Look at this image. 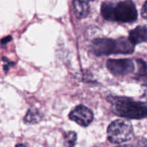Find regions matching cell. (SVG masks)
I'll list each match as a JSON object with an SVG mask.
<instances>
[{"instance_id": "obj_3", "label": "cell", "mask_w": 147, "mask_h": 147, "mask_svg": "<svg viewBox=\"0 0 147 147\" xmlns=\"http://www.w3.org/2000/svg\"><path fill=\"white\" fill-rule=\"evenodd\" d=\"M108 139L111 143L120 144L131 140L133 136V129L129 121L118 119L108 126Z\"/></svg>"}, {"instance_id": "obj_14", "label": "cell", "mask_w": 147, "mask_h": 147, "mask_svg": "<svg viewBox=\"0 0 147 147\" xmlns=\"http://www.w3.org/2000/svg\"><path fill=\"white\" fill-rule=\"evenodd\" d=\"M141 15L145 20H147V1L144 3L141 9Z\"/></svg>"}, {"instance_id": "obj_9", "label": "cell", "mask_w": 147, "mask_h": 147, "mask_svg": "<svg viewBox=\"0 0 147 147\" xmlns=\"http://www.w3.org/2000/svg\"><path fill=\"white\" fill-rule=\"evenodd\" d=\"M115 5L112 2H104L101 6V14L105 20L108 21H115L114 17Z\"/></svg>"}, {"instance_id": "obj_8", "label": "cell", "mask_w": 147, "mask_h": 147, "mask_svg": "<svg viewBox=\"0 0 147 147\" xmlns=\"http://www.w3.org/2000/svg\"><path fill=\"white\" fill-rule=\"evenodd\" d=\"M129 40L134 45L147 41V26H138L129 33Z\"/></svg>"}, {"instance_id": "obj_2", "label": "cell", "mask_w": 147, "mask_h": 147, "mask_svg": "<svg viewBox=\"0 0 147 147\" xmlns=\"http://www.w3.org/2000/svg\"><path fill=\"white\" fill-rule=\"evenodd\" d=\"M114 112L127 119H141L147 117V104L128 98H115L112 100Z\"/></svg>"}, {"instance_id": "obj_11", "label": "cell", "mask_w": 147, "mask_h": 147, "mask_svg": "<svg viewBox=\"0 0 147 147\" xmlns=\"http://www.w3.org/2000/svg\"><path fill=\"white\" fill-rule=\"evenodd\" d=\"M76 138L77 136H76V134L75 132H69L65 136V142H66V146H74L76 141Z\"/></svg>"}, {"instance_id": "obj_5", "label": "cell", "mask_w": 147, "mask_h": 147, "mask_svg": "<svg viewBox=\"0 0 147 147\" xmlns=\"http://www.w3.org/2000/svg\"><path fill=\"white\" fill-rule=\"evenodd\" d=\"M107 67L112 75L123 76L134 71V64L130 59H110L107 62Z\"/></svg>"}, {"instance_id": "obj_4", "label": "cell", "mask_w": 147, "mask_h": 147, "mask_svg": "<svg viewBox=\"0 0 147 147\" xmlns=\"http://www.w3.org/2000/svg\"><path fill=\"white\" fill-rule=\"evenodd\" d=\"M115 21L120 22H133L138 17V12L134 3L131 0H125L115 5Z\"/></svg>"}, {"instance_id": "obj_7", "label": "cell", "mask_w": 147, "mask_h": 147, "mask_svg": "<svg viewBox=\"0 0 147 147\" xmlns=\"http://www.w3.org/2000/svg\"><path fill=\"white\" fill-rule=\"evenodd\" d=\"M94 0H74V11L78 19H83L87 17L90 11V2Z\"/></svg>"}, {"instance_id": "obj_1", "label": "cell", "mask_w": 147, "mask_h": 147, "mask_svg": "<svg viewBox=\"0 0 147 147\" xmlns=\"http://www.w3.org/2000/svg\"><path fill=\"white\" fill-rule=\"evenodd\" d=\"M135 45L126 37L117 40L109 38L96 39L92 42V51L97 56L110 54H131L134 51Z\"/></svg>"}, {"instance_id": "obj_10", "label": "cell", "mask_w": 147, "mask_h": 147, "mask_svg": "<svg viewBox=\"0 0 147 147\" xmlns=\"http://www.w3.org/2000/svg\"><path fill=\"white\" fill-rule=\"evenodd\" d=\"M41 119L40 112L36 109H30L24 117V122L28 123H34L40 121Z\"/></svg>"}, {"instance_id": "obj_13", "label": "cell", "mask_w": 147, "mask_h": 147, "mask_svg": "<svg viewBox=\"0 0 147 147\" xmlns=\"http://www.w3.org/2000/svg\"><path fill=\"white\" fill-rule=\"evenodd\" d=\"M136 79L144 86H147V73H142V74H138Z\"/></svg>"}, {"instance_id": "obj_12", "label": "cell", "mask_w": 147, "mask_h": 147, "mask_svg": "<svg viewBox=\"0 0 147 147\" xmlns=\"http://www.w3.org/2000/svg\"><path fill=\"white\" fill-rule=\"evenodd\" d=\"M137 64H138V74H142L146 72V64L145 62L142 60H137Z\"/></svg>"}, {"instance_id": "obj_6", "label": "cell", "mask_w": 147, "mask_h": 147, "mask_svg": "<svg viewBox=\"0 0 147 147\" xmlns=\"http://www.w3.org/2000/svg\"><path fill=\"white\" fill-rule=\"evenodd\" d=\"M69 119L81 126H87L93 121L94 115L92 111L83 105H79L71 111Z\"/></svg>"}]
</instances>
